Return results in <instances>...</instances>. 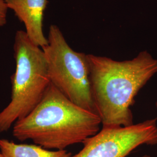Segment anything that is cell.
<instances>
[{"label":"cell","mask_w":157,"mask_h":157,"mask_svg":"<svg viewBox=\"0 0 157 157\" xmlns=\"http://www.w3.org/2000/svg\"><path fill=\"white\" fill-rule=\"evenodd\" d=\"M155 106H156V107H157V101L156 102V103H155Z\"/></svg>","instance_id":"8fae6325"},{"label":"cell","mask_w":157,"mask_h":157,"mask_svg":"<svg viewBox=\"0 0 157 157\" xmlns=\"http://www.w3.org/2000/svg\"><path fill=\"white\" fill-rule=\"evenodd\" d=\"M0 152L3 157H72L66 150H51L35 144H17L7 139H0Z\"/></svg>","instance_id":"52a82bcc"},{"label":"cell","mask_w":157,"mask_h":157,"mask_svg":"<svg viewBox=\"0 0 157 157\" xmlns=\"http://www.w3.org/2000/svg\"><path fill=\"white\" fill-rule=\"evenodd\" d=\"M101 124L97 113L76 105L50 83L33 110L13 125L12 135L48 150H63L98 133Z\"/></svg>","instance_id":"7a4b0ae2"},{"label":"cell","mask_w":157,"mask_h":157,"mask_svg":"<svg viewBox=\"0 0 157 157\" xmlns=\"http://www.w3.org/2000/svg\"><path fill=\"white\" fill-rule=\"evenodd\" d=\"M0 157H3V156H2V155L1 154V153L0 152Z\"/></svg>","instance_id":"30bf717a"},{"label":"cell","mask_w":157,"mask_h":157,"mask_svg":"<svg viewBox=\"0 0 157 157\" xmlns=\"http://www.w3.org/2000/svg\"><path fill=\"white\" fill-rule=\"evenodd\" d=\"M13 51L16 68L12 77L11 99L0 112V133L32 112L51 83L45 54L25 31H17Z\"/></svg>","instance_id":"3957f363"},{"label":"cell","mask_w":157,"mask_h":157,"mask_svg":"<svg viewBox=\"0 0 157 157\" xmlns=\"http://www.w3.org/2000/svg\"><path fill=\"white\" fill-rule=\"evenodd\" d=\"M48 44L41 48L48 63L51 84L76 105L96 113L87 55L69 46L59 28L49 29Z\"/></svg>","instance_id":"277c9868"},{"label":"cell","mask_w":157,"mask_h":157,"mask_svg":"<svg viewBox=\"0 0 157 157\" xmlns=\"http://www.w3.org/2000/svg\"><path fill=\"white\" fill-rule=\"evenodd\" d=\"M157 118L128 127L102 128L71 157H126L142 145L157 144Z\"/></svg>","instance_id":"5b68a950"},{"label":"cell","mask_w":157,"mask_h":157,"mask_svg":"<svg viewBox=\"0 0 157 157\" xmlns=\"http://www.w3.org/2000/svg\"><path fill=\"white\" fill-rule=\"evenodd\" d=\"M8 9L14 12L24 23L26 33L35 45L43 48L48 44L43 33V15L47 0H5Z\"/></svg>","instance_id":"8992f818"},{"label":"cell","mask_w":157,"mask_h":157,"mask_svg":"<svg viewBox=\"0 0 157 157\" xmlns=\"http://www.w3.org/2000/svg\"><path fill=\"white\" fill-rule=\"evenodd\" d=\"M8 8L5 0H0V27L6 23V14Z\"/></svg>","instance_id":"ba28073f"},{"label":"cell","mask_w":157,"mask_h":157,"mask_svg":"<svg viewBox=\"0 0 157 157\" xmlns=\"http://www.w3.org/2000/svg\"><path fill=\"white\" fill-rule=\"evenodd\" d=\"M151 157V156H150L148 155H143L142 157Z\"/></svg>","instance_id":"9c48e42d"},{"label":"cell","mask_w":157,"mask_h":157,"mask_svg":"<svg viewBox=\"0 0 157 157\" xmlns=\"http://www.w3.org/2000/svg\"><path fill=\"white\" fill-rule=\"evenodd\" d=\"M91 88L102 128L133 124L131 107L139 91L157 73V59L143 51L132 59L118 61L87 55Z\"/></svg>","instance_id":"6da1fadb"}]
</instances>
